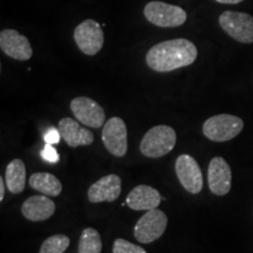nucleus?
<instances>
[{"label": "nucleus", "instance_id": "f257e3e1", "mask_svg": "<svg viewBox=\"0 0 253 253\" xmlns=\"http://www.w3.org/2000/svg\"><path fill=\"white\" fill-rule=\"evenodd\" d=\"M197 55V48L191 41L173 39L151 47L145 56V61L153 71L167 73L192 65Z\"/></svg>", "mask_w": 253, "mask_h": 253}, {"label": "nucleus", "instance_id": "f03ea898", "mask_svg": "<svg viewBox=\"0 0 253 253\" xmlns=\"http://www.w3.org/2000/svg\"><path fill=\"white\" fill-rule=\"evenodd\" d=\"M176 140V131L171 126L166 125L156 126L145 132L141 141L140 150L145 157H163L175 148Z\"/></svg>", "mask_w": 253, "mask_h": 253}, {"label": "nucleus", "instance_id": "7ed1b4c3", "mask_svg": "<svg viewBox=\"0 0 253 253\" xmlns=\"http://www.w3.org/2000/svg\"><path fill=\"white\" fill-rule=\"evenodd\" d=\"M243 128L244 122L238 116L219 114L204 122L203 134L205 137L213 142H226L238 136Z\"/></svg>", "mask_w": 253, "mask_h": 253}, {"label": "nucleus", "instance_id": "20e7f679", "mask_svg": "<svg viewBox=\"0 0 253 253\" xmlns=\"http://www.w3.org/2000/svg\"><path fill=\"white\" fill-rule=\"evenodd\" d=\"M144 15L149 23L162 28L178 27L186 21L184 9L163 1H151L145 5Z\"/></svg>", "mask_w": 253, "mask_h": 253}, {"label": "nucleus", "instance_id": "39448f33", "mask_svg": "<svg viewBox=\"0 0 253 253\" xmlns=\"http://www.w3.org/2000/svg\"><path fill=\"white\" fill-rule=\"evenodd\" d=\"M219 25L227 36L239 42H253V17L249 13L225 11L220 14Z\"/></svg>", "mask_w": 253, "mask_h": 253}, {"label": "nucleus", "instance_id": "423d86ee", "mask_svg": "<svg viewBox=\"0 0 253 253\" xmlns=\"http://www.w3.org/2000/svg\"><path fill=\"white\" fill-rule=\"evenodd\" d=\"M167 225L168 217L163 211L158 209L147 211L134 227L135 238L142 244H150L163 236Z\"/></svg>", "mask_w": 253, "mask_h": 253}, {"label": "nucleus", "instance_id": "0eeeda50", "mask_svg": "<svg viewBox=\"0 0 253 253\" xmlns=\"http://www.w3.org/2000/svg\"><path fill=\"white\" fill-rule=\"evenodd\" d=\"M74 40L84 54L89 56L97 54L104 42L102 25L93 19H87L75 28Z\"/></svg>", "mask_w": 253, "mask_h": 253}, {"label": "nucleus", "instance_id": "6e6552de", "mask_svg": "<svg viewBox=\"0 0 253 253\" xmlns=\"http://www.w3.org/2000/svg\"><path fill=\"white\" fill-rule=\"evenodd\" d=\"M177 178L190 194H199L203 189V173L197 161L188 154L177 157L175 163Z\"/></svg>", "mask_w": 253, "mask_h": 253}, {"label": "nucleus", "instance_id": "1a4fd4ad", "mask_svg": "<svg viewBox=\"0 0 253 253\" xmlns=\"http://www.w3.org/2000/svg\"><path fill=\"white\" fill-rule=\"evenodd\" d=\"M102 142L114 156L123 157L128 150V132L125 121L120 118H112L104 123Z\"/></svg>", "mask_w": 253, "mask_h": 253}, {"label": "nucleus", "instance_id": "9d476101", "mask_svg": "<svg viewBox=\"0 0 253 253\" xmlns=\"http://www.w3.org/2000/svg\"><path fill=\"white\" fill-rule=\"evenodd\" d=\"M71 110L75 119L89 128H100L106 122V113L96 101L87 96H78L72 100Z\"/></svg>", "mask_w": 253, "mask_h": 253}, {"label": "nucleus", "instance_id": "9b49d317", "mask_svg": "<svg viewBox=\"0 0 253 253\" xmlns=\"http://www.w3.org/2000/svg\"><path fill=\"white\" fill-rule=\"evenodd\" d=\"M0 48L9 58L19 61H26L33 55L30 40L11 28L2 30L0 33Z\"/></svg>", "mask_w": 253, "mask_h": 253}, {"label": "nucleus", "instance_id": "f8f14e48", "mask_svg": "<svg viewBox=\"0 0 253 253\" xmlns=\"http://www.w3.org/2000/svg\"><path fill=\"white\" fill-rule=\"evenodd\" d=\"M232 172L229 163L223 157H213L209 164L208 182L211 192L216 196H225L231 190Z\"/></svg>", "mask_w": 253, "mask_h": 253}, {"label": "nucleus", "instance_id": "ddd939ff", "mask_svg": "<svg viewBox=\"0 0 253 253\" xmlns=\"http://www.w3.org/2000/svg\"><path fill=\"white\" fill-rule=\"evenodd\" d=\"M121 178L115 173L103 176L88 190V199L90 203L114 202L121 195Z\"/></svg>", "mask_w": 253, "mask_h": 253}, {"label": "nucleus", "instance_id": "4468645a", "mask_svg": "<svg viewBox=\"0 0 253 253\" xmlns=\"http://www.w3.org/2000/svg\"><path fill=\"white\" fill-rule=\"evenodd\" d=\"M162 197L160 192L153 186L137 185L126 196V203L129 208L136 211H150L157 209Z\"/></svg>", "mask_w": 253, "mask_h": 253}, {"label": "nucleus", "instance_id": "2eb2a0df", "mask_svg": "<svg viewBox=\"0 0 253 253\" xmlns=\"http://www.w3.org/2000/svg\"><path fill=\"white\" fill-rule=\"evenodd\" d=\"M58 129L61 134V137L72 148L90 145L94 142L93 132L81 126L80 123L71 118L60 120Z\"/></svg>", "mask_w": 253, "mask_h": 253}, {"label": "nucleus", "instance_id": "dca6fc26", "mask_svg": "<svg viewBox=\"0 0 253 253\" xmlns=\"http://www.w3.org/2000/svg\"><path fill=\"white\" fill-rule=\"evenodd\" d=\"M55 212V203L45 195L32 196L24 202L21 213L31 221L47 220Z\"/></svg>", "mask_w": 253, "mask_h": 253}, {"label": "nucleus", "instance_id": "f3484780", "mask_svg": "<svg viewBox=\"0 0 253 253\" xmlns=\"http://www.w3.org/2000/svg\"><path fill=\"white\" fill-rule=\"evenodd\" d=\"M5 181L7 189L12 194H20L24 191L26 183V167L19 158L11 161L6 167Z\"/></svg>", "mask_w": 253, "mask_h": 253}, {"label": "nucleus", "instance_id": "a211bd4d", "mask_svg": "<svg viewBox=\"0 0 253 253\" xmlns=\"http://www.w3.org/2000/svg\"><path fill=\"white\" fill-rule=\"evenodd\" d=\"M30 185L48 197H56L61 194L62 184L58 177L49 172H36L31 176Z\"/></svg>", "mask_w": 253, "mask_h": 253}, {"label": "nucleus", "instance_id": "6ab92c4d", "mask_svg": "<svg viewBox=\"0 0 253 253\" xmlns=\"http://www.w3.org/2000/svg\"><path fill=\"white\" fill-rule=\"evenodd\" d=\"M101 251H102V240L100 233L93 227H87L82 231L78 253H101Z\"/></svg>", "mask_w": 253, "mask_h": 253}, {"label": "nucleus", "instance_id": "aec40b11", "mask_svg": "<svg viewBox=\"0 0 253 253\" xmlns=\"http://www.w3.org/2000/svg\"><path fill=\"white\" fill-rule=\"evenodd\" d=\"M71 240L65 235L48 237L41 245L39 253H63L68 249Z\"/></svg>", "mask_w": 253, "mask_h": 253}, {"label": "nucleus", "instance_id": "412c9836", "mask_svg": "<svg viewBox=\"0 0 253 253\" xmlns=\"http://www.w3.org/2000/svg\"><path fill=\"white\" fill-rule=\"evenodd\" d=\"M113 253H147L142 246L135 245L128 240L119 238L114 242Z\"/></svg>", "mask_w": 253, "mask_h": 253}, {"label": "nucleus", "instance_id": "4be33fe9", "mask_svg": "<svg viewBox=\"0 0 253 253\" xmlns=\"http://www.w3.org/2000/svg\"><path fill=\"white\" fill-rule=\"evenodd\" d=\"M41 157L48 163H56L59 162L60 160L58 150H56L52 144H47V143L45 147H43V149L41 150Z\"/></svg>", "mask_w": 253, "mask_h": 253}, {"label": "nucleus", "instance_id": "5701e85b", "mask_svg": "<svg viewBox=\"0 0 253 253\" xmlns=\"http://www.w3.org/2000/svg\"><path fill=\"white\" fill-rule=\"evenodd\" d=\"M60 138H61V134H60V130L56 128H49L48 130L45 132V136H43V140L47 144H56L60 142Z\"/></svg>", "mask_w": 253, "mask_h": 253}, {"label": "nucleus", "instance_id": "b1692460", "mask_svg": "<svg viewBox=\"0 0 253 253\" xmlns=\"http://www.w3.org/2000/svg\"><path fill=\"white\" fill-rule=\"evenodd\" d=\"M5 198V182L2 177H0V201Z\"/></svg>", "mask_w": 253, "mask_h": 253}, {"label": "nucleus", "instance_id": "393cba45", "mask_svg": "<svg viewBox=\"0 0 253 253\" xmlns=\"http://www.w3.org/2000/svg\"><path fill=\"white\" fill-rule=\"evenodd\" d=\"M216 1L220 2V4H239L244 0H216Z\"/></svg>", "mask_w": 253, "mask_h": 253}]
</instances>
